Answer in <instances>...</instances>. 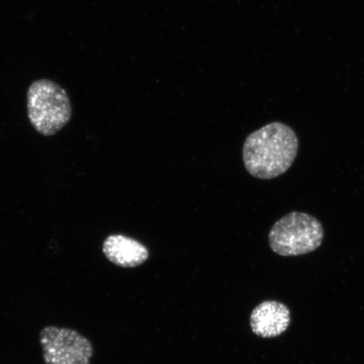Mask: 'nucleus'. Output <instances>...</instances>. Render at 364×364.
Listing matches in <instances>:
<instances>
[{"label":"nucleus","instance_id":"6","mask_svg":"<svg viewBox=\"0 0 364 364\" xmlns=\"http://www.w3.org/2000/svg\"><path fill=\"white\" fill-rule=\"evenodd\" d=\"M102 252L109 261L121 267H136L149 258L148 249L144 245L122 235L108 236Z\"/></svg>","mask_w":364,"mask_h":364},{"label":"nucleus","instance_id":"1","mask_svg":"<svg viewBox=\"0 0 364 364\" xmlns=\"http://www.w3.org/2000/svg\"><path fill=\"white\" fill-rule=\"evenodd\" d=\"M299 149L295 132L282 122H272L245 139L242 154L245 169L256 178L270 180L292 166Z\"/></svg>","mask_w":364,"mask_h":364},{"label":"nucleus","instance_id":"3","mask_svg":"<svg viewBox=\"0 0 364 364\" xmlns=\"http://www.w3.org/2000/svg\"><path fill=\"white\" fill-rule=\"evenodd\" d=\"M324 235L316 218L292 212L275 223L268 240L273 252L282 257H295L315 252L321 247Z\"/></svg>","mask_w":364,"mask_h":364},{"label":"nucleus","instance_id":"2","mask_svg":"<svg viewBox=\"0 0 364 364\" xmlns=\"http://www.w3.org/2000/svg\"><path fill=\"white\" fill-rule=\"evenodd\" d=\"M26 97L31 124L40 134L54 135L70 122V97L55 82L47 79L34 81L27 90Z\"/></svg>","mask_w":364,"mask_h":364},{"label":"nucleus","instance_id":"5","mask_svg":"<svg viewBox=\"0 0 364 364\" xmlns=\"http://www.w3.org/2000/svg\"><path fill=\"white\" fill-rule=\"evenodd\" d=\"M289 309L284 304L267 300L254 309L250 316V327L255 334L263 338H277L289 328Z\"/></svg>","mask_w":364,"mask_h":364},{"label":"nucleus","instance_id":"4","mask_svg":"<svg viewBox=\"0 0 364 364\" xmlns=\"http://www.w3.org/2000/svg\"><path fill=\"white\" fill-rule=\"evenodd\" d=\"M45 364H90V341L73 329L46 326L40 331Z\"/></svg>","mask_w":364,"mask_h":364}]
</instances>
